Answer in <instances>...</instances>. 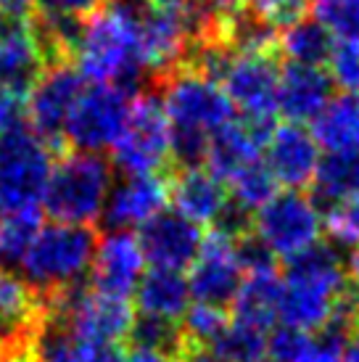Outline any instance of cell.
Here are the masks:
<instances>
[{
  "mask_svg": "<svg viewBox=\"0 0 359 362\" xmlns=\"http://www.w3.org/2000/svg\"><path fill=\"white\" fill-rule=\"evenodd\" d=\"M312 346V339L307 331H299L293 325H283L272 328V333L267 336V352L269 360L275 362H296L301 354Z\"/></svg>",
  "mask_w": 359,
  "mask_h": 362,
  "instance_id": "37",
  "label": "cell"
},
{
  "mask_svg": "<svg viewBox=\"0 0 359 362\" xmlns=\"http://www.w3.org/2000/svg\"><path fill=\"white\" fill-rule=\"evenodd\" d=\"M114 164L124 175H159L172 159L170 122L156 93H143L132 98L130 119L114 143Z\"/></svg>",
  "mask_w": 359,
  "mask_h": 362,
  "instance_id": "7",
  "label": "cell"
},
{
  "mask_svg": "<svg viewBox=\"0 0 359 362\" xmlns=\"http://www.w3.org/2000/svg\"><path fill=\"white\" fill-rule=\"evenodd\" d=\"M48 320V299L16 272L0 267V354L32 349Z\"/></svg>",
  "mask_w": 359,
  "mask_h": 362,
  "instance_id": "12",
  "label": "cell"
},
{
  "mask_svg": "<svg viewBox=\"0 0 359 362\" xmlns=\"http://www.w3.org/2000/svg\"><path fill=\"white\" fill-rule=\"evenodd\" d=\"M230 322L228 312L222 307H211V304H193L188 307V312L182 315L180 328L185 336L188 349H209L211 341L225 331V325ZM185 357V354H182Z\"/></svg>",
  "mask_w": 359,
  "mask_h": 362,
  "instance_id": "32",
  "label": "cell"
},
{
  "mask_svg": "<svg viewBox=\"0 0 359 362\" xmlns=\"http://www.w3.org/2000/svg\"><path fill=\"white\" fill-rule=\"evenodd\" d=\"M314 199L336 204L359 193V153H325L314 172Z\"/></svg>",
  "mask_w": 359,
  "mask_h": 362,
  "instance_id": "27",
  "label": "cell"
},
{
  "mask_svg": "<svg viewBox=\"0 0 359 362\" xmlns=\"http://www.w3.org/2000/svg\"><path fill=\"white\" fill-rule=\"evenodd\" d=\"M35 8V0H0V11L13 19H24Z\"/></svg>",
  "mask_w": 359,
  "mask_h": 362,
  "instance_id": "43",
  "label": "cell"
},
{
  "mask_svg": "<svg viewBox=\"0 0 359 362\" xmlns=\"http://www.w3.org/2000/svg\"><path fill=\"white\" fill-rule=\"evenodd\" d=\"M286 275L283 281L293 283V286H304L312 291H319L325 296L339 299L349 275H346V262L336 249V243L330 241H317L312 243L310 249L293 254L290 259H286Z\"/></svg>",
  "mask_w": 359,
  "mask_h": 362,
  "instance_id": "21",
  "label": "cell"
},
{
  "mask_svg": "<svg viewBox=\"0 0 359 362\" xmlns=\"http://www.w3.org/2000/svg\"><path fill=\"white\" fill-rule=\"evenodd\" d=\"M170 202V180L161 175H127L114 185L103 209V220L111 230H130L164 211Z\"/></svg>",
  "mask_w": 359,
  "mask_h": 362,
  "instance_id": "17",
  "label": "cell"
},
{
  "mask_svg": "<svg viewBox=\"0 0 359 362\" xmlns=\"http://www.w3.org/2000/svg\"><path fill=\"white\" fill-rule=\"evenodd\" d=\"M228 182H230V193H233L230 202H235L240 209H246L249 214L261 209V206L278 193L275 191L278 182H275V177L269 175V170L261 161H254L249 167H243V170H240L238 175H233Z\"/></svg>",
  "mask_w": 359,
  "mask_h": 362,
  "instance_id": "31",
  "label": "cell"
},
{
  "mask_svg": "<svg viewBox=\"0 0 359 362\" xmlns=\"http://www.w3.org/2000/svg\"><path fill=\"white\" fill-rule=\"evenodd\" d=\"M333 296H325L319 291L304 288V286H293V283L283 281V293H280L278 304V320L283 325H293L299 331L317 333L328 325L330 315L336 310Z\"/></svg>",
  "mask_w": 359,
  "mask_h": 362,
  "instance_id": "25",
  "label": "cell"
},
{
  "mask_svg": "<svg viewBox=\"0 0 359 362\" xmlns=\"http://www.w3.org/2000/svg\"><path fill=\"white\" fill-rule=\"evenodd\" d=\"M40 228H42L40 209L0 214V267L8 270L13 264H21L32 238L37 235Z\"/></svg>",
  "mask_w": 359,
  "mask_h": 362,
  "instance_id": "30",
  "label": "cell"
},
{
  "mask_svg": "<svg viewBox=\"0 0 359 362\" xmlns=\"http://www.w3.org/2000/svg\"><path fill=\"white\" fill-rule=\"evenodd\" d=\"M235 259H238V267L243 275L278 270V257L259 241V235L254 230L243 233L240 238H235Z\"/></svg>",
  "mask_w": 359,
  "mask_h": 362,
  "instance_id": "35",
  "label": "cell"
},
{
  "mask_svg": "<svg viewBox=\"0 0 359 362\" xmlns=\"http://www.w3.org/2000/svg\"><path fill=\"white\" fill-rule=\"evenodd\" d=\"M251 230L275 257L290 259L293 254L319 241L322 217L312 196L301 191H283L254 211Z\"/></svg>",
  "mask_w": 359,
  "mask_h": 362,
  "instance_id": "8",
  "label": "cell"
},
{
  "mask_svg": "<svg viewBox=\"0 0 359 362\" xmlns=\"http://www.w3.org/2000/svg\"><path fill=\"white\" fill-rule=\"evenodd\" d=\"M259 362H275V360H269V357H264V360H259Z\"/></svg>",
  "mask_w": 359,
  "mask_h": 362,
  "instance_id": "49",
  "label": "cell"
},
{
  "mask_svg": "<svg viewBox=\"0 0 359 362\" xmlns=\"http://www.w3.org/2000/svg\"><path fill=\"white\" fill-rule=\"evenodd\" d=\"M204 233L196 222L185 220L177 211H159L156 217L143 222L138 230V243L143 257L156 270H177L190 267L201 252Z\"/></svg>",
  "mask_w": 359,
  "mask_h": 362,
  "instance_id": "13",
  "label": "cell"
},
{
  "mask_svg": "<svg viewBox=\"0 0 359 362\" xmlns=\"http://www.w3.org/2000/svg\"><path fill=\"white\" fill-rule=\"evenodd\" d=\"M269 132H272V127H261V124L246 119H230L225 127H220L211 135L206 159H204L209 164V172L217 175L220 180H230L243 167L259 161Z\"/></svg>",
  "mask_w": 359,
  "mask_h": 362,
  "instance_id": "18",
  "label": "cell"
},
{
  "mask_svg": "<svg viewBox=\"0 0 359 362\" xmlns=\"http://www.w3.org/2000/svg\"><path fill=\"white\" fill-rule=\"evenodd\" d=\"M314 19L339 42H359V0H314Z\"/></svg>",
  "mask_w": 359,
  "mask_h": 362,
  "instance_id": "33",
  "label": "cell"
},
{
  "mask_svg": "<svg viewBox=\"0 0 359 362\" xmlns=\"http://www.w3.org/2000/svg\"><path fill=\"white\" fill-rule=\"evenodd\" d=\"M357 333H359V312H357Z\"/></svg>",
  "mask_w": 359,
  "mask_h": 362,
  "instance_id": "50",
  "label": "cell"
},
{
  "mask_svg": "<svg viewBox=\"0 0 359 362\" xmlns=\"http://www.w3.org/2000/svg\"><path fill=\"white\" fill-rule=\"evenodd\" d=\"M296 362H341V354L333 352V349H328V346H322V344H317L314 339H312V346L301 354Z\"/></svg>",
  "mask_w": 359,
  "mask_h": 362,
  "instance_id": "42",
  "label": "cell"
},
{
  "mask_svg": "<svg viewBox=\"0 0 359 362\" xmlns=\"http://www.w3.org/2000/svg\"><path fill=\"white\" fill-rule=\"evenodd\" d=\"M319 146L304 124H280L272 127L264 143V167L275 182L286 185L288 191H301L312 185L319 164Z\"/></svg>",
  "mask_w": 359,
  "mask_h": 362,
  "instance_id": "14",
  "label": "cell"
},
{
  "mask_svg": "<svg viewBox=\"0 0 359 362\" xmlns=\"http://www.w3.org/2000/svg\"><path fill=\"white\" fill-rule=\"evenodd\" d=\"M240 283H243V272L235 259V238L211 228L201 241L196 262L190 264V299L225 310L233 304Z\"/></svg>",
  "mask_w": 359,
  "mask_h": 362,
  "instance_id": "11",
  "label": "cell"
},
{
  "mask_svg": "<svg viewBox=\"0 0 359 362\" xmlns=\"http://www.w3.org/2000/svg\"><path fill=\"white\" fill-rule=\"evenodd\" d=\"M50 59L40 35L30 19H19L6 35H0V90L27 98Z\"/></svg>",
  "mask_w": 359,
  "mask_h": 362,
  "instance_id": "16",
  "label": "cell"
},
{
  "mask_svg": "<svg viewBox=\"0 0 359 362\" xmlns=\"http://www.w3.org/2000/svg\"><path fill=\"white\" fill-rule=\"evenodd\" d=\"M143 11L146 6L135 0H103L82 19L71 53L82 80L127 88L148 74L143 56Z\"/></svg>",
  "mask_w": 359,
  "mask_h": 362,
  "instance_id": "1",
  "label": "cell"
},
{
  "mask_svg": "<svg viewBox=\"0 0 359 362\" xmlns=\"http://www.w3.org/2000/svg\"><path fill=\"white\" fill-rule=\"evenodd\" d=\"M124 362H175L170 357H164V354H156V352H143V349H132Z\"/></svg>",
  "mask_w": 359,
  "mask_h": 362,
  "instance_id": "44",
  "label": "cell"
},
{
  "mask_svg": "<svg viewBox=\"0 0 359 362\" xmlns=\"http://www.w3.org/2000/svg\"><path fill=\"white\" fill-rule=\"evenodd\" d=\"M138 310L140 315H153L164 320H182L190 304L188 278L177 270H153L143 272L138 288Z\"/></svg>",
  "mask_w": 359,
  "mask_h": 362,
  "instance_id": "24",
  "label": "cell"
},
{
  "mask_svg": "<svg viewBox=\"0 0 359 362\" xmlns=\"http://www.w3.org/2000/svg\"><path fill=\"white\" fill-rule=\"evenodd\" d=\"M240 8L257 16V19L267 21V24H290L304 16L307 0H235Z\"/></svg>",
  "mask_w": 359,
  "mask_h": 362,
  "instance_id": "36",
  "label": "cell"
},
{
  "mask_svg": "<svg viewBox=\"0 0 359 362\" xmlns=\"http://www.w3.org/2000/svg\"><path fill=\"white\" fill-rule=\"evenodd\" d=\"M190 0H146V6L153 11H180L185 8Z\"/></svg>",
  "mask_w": 359,
  "mask_h": 362,
  "instance_id": "45",
  "label": "cell"
},
{
  "mask_svg": "<svg viewBox=\"0 0 359 362\" xmlns=\"http://www.w3.org/2000/svg\"><path fill=\"white\" fill-rule=\"evenodd\" d=\"M280 293H283V275L278 270L246 275L230 304L233 320L254 325L259 331H269L278 322Z\"/></svg>",
  "mask_w": 359,
  "mask_h": 362,
  "instance_id": "23",
  "label": "cell"
},
{
  "mask_svg": "<svg viewBox=\"0 0 359 362\" xmlns=\"http://www.w3.org/2000/svg\"><path fill=\"white\" fill-rule=\"evenodd\" d=\"M103 0H40L42 16L53 19H88Z\"/></svg>",
  "mask_w": 359,
  "mask_h": 362,
  "instance_id": "39",
  "label": "cell"
},
{
  "mask_svg": "<svg viewBox=\"0 0 359 362\" xmlns=\"http://www.w3.org/2000/svg\"><path fill=\"white\" fill-rule=\"evenodd\" d=\"M312 138L328 153H359V93L330 98L312 119Z\"/></svg>",
  "mask_w": 359,
  "mask_h": 362,
  "instance_id": "22",
  "label": "cell"
},
{
  "mask_svg": "<svg viewBox=\"0 0 359 362\" xmlns=\"http://www.w3.org/2000/svg\"><path fill=\"white\" fill-rule=\"evenodd\" d=\"M328 64L330 80L346 93H359V42H336Z\"/></svg>",
  "mask_w": 359,
  "mask_h": 362,
  "instance_id": "38",
  "label": "cell"
},
{
  "mask_svg": "<svg viewBox=\"0 0 359 362\" xmlns=\"http://www.w3.org/2000/svg\"><path fill=\"white\" fill-rule=\"evenodd\" d=\"M170 202L177 214L196 225H214L230 196L217 175L204 167H182L170 182Z\"/></svg>",
  "mask_w": 359,
  "mask_h": 362,
  "instance_id": "19",
  "label": "cell"
},
{
  "mask_svg": "<svg viewBox=\"0 0 359 362\" xmlns=\"http://www.w3.org/2000/svg\"><path fill=\"white\" fill-rule=\"evenodd\" d=\"M333 45L336 42L330 37V32L317 19H307V16L286 24L278 35V48L286 53L290 64H301V66L328 64Z\"/></svg>",
  "mask_w": 359,
  "mask_h": 362,
  "instance_id": "26",
  "label": "cell"
},
{
  "mask_svg": "<svg viewBox=\"0 0 359 362\" xmlns=\"http://www.w3.org/2000/svg\"><path fill=\"white\" fill-rule=\"evenodd\" d=\"M111 180V164L98 153H66L53 164L40 206L53 222L90 228L103 217Z\"/></svg>",
  "mask_w": 359,
  "mask_h": 362,
  "instance_id": "4",
  "label": "cell"
},
{
  "mask_svg": "<svg viewBox=\"0 0 359 362\" xmlns=\"http://www.w3.org/2000/svg\"><path fill=\"white\" fill-rule=\"evenodd\" d=\"M278 80L280 71L272 56L233 51L217 85L228 95L230 106L238 109L246 122L275 127L272 119L278 111Z\"/></svg>",
  "mask_w": 359,
  "mask_h": 362,
  "instance_id": "9",
  "label": "cell"
},
{
  "mask_svg": "<svg viewBox=\"0 0 359 362\" xmlns=\"http://www.w3.org/2000/svg\"><path fill=\"white\" fill-rule=\"evenodd\" d=\"M98 235L88 225H42L32 238L21 259L24 281L35 286L42 296H53L85 283Z\"/></svg>",
  "mask_w": 359,
  "mask_h": 362,
  "instance_id": "3",
  "label": "cell"
},
{
  "mask_svg": "<svg viewBox=\"0 0 359 362\" xmlns=\"http://www.w3.org/2000/svg\"><path fill=\"white\" fill-rule=\"evenodd\" d=\"M53 151L27 124L0 135V214L40 209Z\"/></svg>",
  "mask_w": 359,
  "mask_h": 362,
  "instance_id": "5",
  "label": "cell"
},
{
  "mask_svg": "<svg viewBox=\"0 0 359 362\" xmlns=\"http://www.w3.org/2000/svg\"><path fill=\"white\" fill-rule=\"evenodd\" d=\"M132 98L122 85H90L80 93L64 127V141L82 153L114 148L130 119Z\"/></svg>",
  "mask_w": 359,
  "mask_h": 362,
  "instance_id": "6",
  "label": "cell"
},
{
  "mask_svg": "<svg viewBox=\"0 0 359 362\" xmlns=\"http://www.w3.org/2000/svg\"><path fill=\"white\" fill-rule=\"evenodd\" d=\"M346 275H349L351 283L359 286V246L349 254V259H346Z\"/></svg>",
  "mask_w": 359,
  "mask_h": 362,
  "instance_id": "48",
  "label": "cell"
},
{
  "mask_svg": "<svg viewBox=\"0 0 359 362\" xmlns=\"http://www.w3.org/2000/svg\"><path fill=\"white\" fill-rule=\"evenodd\" d=\"M82 90L85 88H82L80 71L74 69L69 61L50 64L27 95L30 130L56 148V143L64 141L66 119H69L71 106L77 103Z\"/></svg>",
  "mask_w": 359,
  "mask_h": 362,
  "instance_id": "10",
  "label": "cell"
},
{
  "mask_svg": "<svg viewBox=\"0 0 359 362\" xmlns=\"http://www.w3.org/2000/svg\"><path fill=\"white\" fill-rule=\"evenodd\" d=\"M161 106L172 132V159L199 167L206 159L211 135L233 119V106L214 80L190 66L161 80Z\"/></svg>",
  "mask_w": 359,
  "mask_h": 362,
  "instance_id": "2",
  "label": "cell"
},
{
  "mask_svg": "<svg viewBox=\"0 0 359 362\" xmlns=\"http://www.w3.org/2000/svg\"><path fill=\"white\" fill-rule=\"evenodd\" d=\"M325 230H328V235H330V243L357 249L359 246V193L330 204L328 214H325Z\"/></svg>",
  "mask_w": 359,
  "mask_h": 362,
  "instance_id": "34",
  "label": "cell"
},
{
  "mask_svg": "<svg viewBox=\"0 0 359 362\" xmlns=\"http://www.w3.org/2000/svg\"><path fill=\"white\" fill-rule=\"evenodd\" d=\"M127 341H130L132 349L164 354L175 362L182 360V354L188 352V344H185L180 322L153 317V315H135Z\"/></svg>",
  "mask_w": 359,
  "mask_h": 362,
  "instance_id": "28",
  "label": "cell"
},
{
  "mask_svg": "<svg viewBox=\"0 0 359 362\" xmlns=\"http://www.w3.org/2000/svg\"><path fill=\"white\" fill-rule=\"evenodd\" d=\"M127 352L122 344H98L74 339V362H124Z\"/></svg>",
  "mask_w": 359,
  "mask_h": 362,
  "instance_id": "40",
  "label": "cell"
},
{
  "mask_svg": "<svg viewBox=\"0 0 359 362\" xmlns=\"http://www.w3.org/2000/svg\"><path fill=\"white\" fill-rule=\"evenodd\" d=\"M146 257L138 235L130 230H111L95 246L93 254V288L109 296L130 299L143 278Z\"/></svg>",
  "mask_w": 359,
  "mask_h": 362,
  "instance_id": "15",
  "label": "cell"
},
{
  "mask_svg": "<svg viewBox=\"0 0 359 362\" xmlns=\"http://www.w3.org/2000/svg\"><path fill=\"white\" fill-rule=\"evenodd\" d=\"M27 119V101L21 95L0 90V135L24 127Z\"/></svg>",
  "mask_w": 359,
  "mask_h": 362,
  "instance_id": "41",
  "label": "cell"
},
{
  "mask_svg": "<svg viewBox=\"0 0 359 362\" xmlns=\"http://www.w3.org/2000/svg\"><path fill=\"white\" fill-rule=\"evenodd\" d=\"M330 90L333 80L322 66L288 64L278 80V111H283L293 124L312 122L328 106Z\"/></svg>",
  "mask_w": 359,
  "mask_h": 362,
  "instance_id": "20",
  "label": "cell"
},
{
  "mask_svg": "<svg viewBox=\"0 0 359 362\" xmlns=\"http://www.w3.org/2000/svg\"><path fill=\"white\" fill-rule=\"evenodd\" d=\"M209 352L222 362H259L267 354V331L230 320L225 331L211 341Z\"/></svg>",
  "mask_w": 359,
  "mask_h": 362,
  "instance_id": "29",
  "label": "cell"
},
{
  "mask_svg": "<svg viewBox=\"0 0 359 362\" xmlns=\"http://www.w3.org/2000/svg\"><path fill=\"white\" fill-rule=\"evenodd\" d=\"M180 362H222V360L220 357H214L209 349H188L185 357H182Z\"/></svg>",
  "mask_w": 359,
  "mask_h": 362,
  "instance_id": "46",
  "label": "cell"
},
{
  "mask_svg": "<svg viewBox=\"0 0 359 362\" xmlns=\"http://www.w3.org/2000/svg\"><path fill=\"white\" fill-rule=\"evenodd\" d=\"M341 362H359V333H354L346 344V349L341 354Z\"/></svg>",
  "mask_w": 359,
  "mask_h": 362,
  "instance_id": "47",
  "label": "cell"
}]
</instances>
